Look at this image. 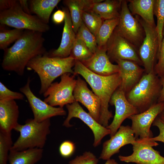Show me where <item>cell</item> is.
I'll return each mask as SVG.
<instances>
[{
  "mask_svg": "<svg viewBox=\"0 0 164 164\" xmlns=\"http://www.w3.org/2000/svg\"><path fill=\"white\" fill-rule=\"evenodd\" d=\"M43 33L25 30L22 36L10 48L4 50L2 69L23 75L26 67L32 59L46 53Z\"/></svg>",
  "mask_w": 164,
  "mask_h": 164,
  "instance_id": "obj_1",
  "label": "cell"
},
{
  "mask_svg": "<svg viewBox=\"0 0 164 164\" xmlns=\"http://www.w3.org/2000/svg\"><path fill=\"white\" fill-rule=\"evenodd\" d=\"M74 66L73 75L78 74L81 76L100 99L101 109L99 123L106 127L108 125L109 120L113 117L112 112L108 109L109 104L112 94L121 83L119 73L108 76L99 75L77 60H75Z\"/></svg>",
  "mask_w": 164,
  "mask_h": 164,
  "instance_id": "obj_2",
  "label": "cell"
},
{
  "mask_svg": "<svg viewBox=\"0 0 164 164\" xmlns=\"http://www.w3.org/2000/svg\"><path fill=\"white\" fill-rule=\"evenodd\" d=\"M75 60L69 56L66 58L50 57L46 54L31 60L27 68L38 75L40 81V94H43L56 78L65 73H74L72 67Z\"/></svg>",
  "mask_w": 164,
  "mask_h": 164,
  "instance_id": "obj_3",
  "label": "cell"
},
{
  "mask_svg": "<svg viewBox=\"0 0 164 164\" xmlns=\"http://www.w3.org/2000/svg\"><path fill=\"white\" fill-rule=\"evenodd\" d=\"M50 119L38 122L34 118L27 119L24 124H19L14 130L20 135L11 149L21 151L30 149H43L50 134Z\"/></svg>",
  "mask_w": 164,
  "mask_h": 164,
  "instance_id": "obj_4",
  "label": "cell"
},
{
  "mask_svg": "<svg viewBox=\"0 0 164 164\" xmlns=\"http://www.w3.org/2000/svg\"><path fill=\"white\" fill-rule=\"evenodd\" d=\"M161 88L160 80L153 71L143 75L126 96L140 113L156 103L154 101L158 97Z\"/></svg>",
  "mask_w": 164,
  "mask_h": 164,
  "instance_id": "obj_5",
  "label": "cell"
},
{
  "mask_svg": "<svg viewBox=\"0 0 164 164\" xmlns=\"http://www.w3.org/2000/svg\"><path fill=\"white\" fill-rule=\"evenodd\" d=\"M0 23L15 29L28 30L41 33L48 31L50 27L36 15L26 13L19 3L11 8L0 11Z\"/></svg>",
  "mask_w": 164,
  "mask_h": 164,
  "instance_id": "obj_6",
  "label": "cell"
},
{
  "mask_svg": "<svg viewBox=\"0 0 164 164\" xmlns=\"http://www.w3.org/2000/svg\"><path fill=\"white\" fill-rule=\"evenodd\" d=\"M65 73L61 76L59 82L52 83L43 94L44 101L50 105L63 108L65 105L76 101L73 91L77 80L75 75Z\"/></svg>",
  "mask_w": 164,
  "mask_h": 164,
  "instance_id": "obj_7",
  "label": "cell"
},
{
  "mask_svg": "<svg viewBox=\"0 0 164 164\" xmlns=\"http://www.w3.org/2000/svg\"><path fill=\"white\" fill-rule=\"evenodd\" d=\"M117 32L137 50L145 38L144 29L137 18L134 17L128 6L127 1L122 0Z\"/></svg>",
  "mask_w": 164,
  "mask_h": 164,
  "instance_id": "obj_8",
  "label": "cell"
},
{
  "mask_svg": "<svg viewBox=\"0 0 164 164\" xmlns=\"http://www.w3.org/2000/svg\"><path fill=\"white\" fill-rule=\"evenodd\" d=\"M144 30L145 36L138 49V54L146 73L154 71L156 59L158 52L159 42L155 26H152L140 16H136Z\"/></svg>",
  "mask_w": 164,
  "mask_h": 164,
  "instance_id": "obj_9",
  "label": "cell"
},
{
  "mask_svg": "<svg viewBox=\"0 0 164 164\" xmlns=\"http://www.w3.org/2000/svg\"><path fill=\"white\" fill-rule=\"evenodd\" d=\"M136 140L132 145V154L127 156L119 155L121 161L137 164H164V157L153 148L159 145L156 142L149 138H138Z\"/></svg>",
  "mask_w": 164,
  "mask_h": 164,
  "instance_id": "obj_10",
  "label": "cell"
},
{
  "mask_svg": "<svg viewBox=\"0 0 164 164\" xmlns=\"http://www.w3.org/2000/svg\"><path fill=\"white\" fill-rule=\"evenodd\" d=\"M68 111L67 116L64 121L63 125L70 127L72 125L70 123L73 118L80 119L91 129L94 135L93 145L94 147L99 145L101 140L105 136L110 134L109 129L105 127L96 121L89 113L86 112L79 104L75 101L71 104L66 105Z\"/></svg>",
  "mask_w": 164,
  "mask_h": 164,
  "instance_id": "obj_11",
  "label": "cell"
},
{
  "mask_svg": "<svg viewBox=\"0 0 164 164\" xmlns=\"http://www.w3.org/2000/svg\"><path fill=\"white\" fill-rule=\"evenodd\" d=\"M106 47L107 55L110 60L116 62L119 60H129L143 65L137 49L115 29L108 41Z\"/></svg>",
  "mask_w": 164,
  "mask_h": 164,
  "instance_id": "obj_12",
  "label": "cell"
},
{
  "mask_svg": "<svg viewBox=\"0 0 164 164\" xmlns=\"http://www.w3.org/2000/svg\"><path fill=\"white\" fill-rule=\"evenodd\" d=\"M164 108V103H156L145 111L129 117L132 121L131 128L136 139L153 137L151 126Z\"/></svg>",
  "mask_w": 164,
  "mask_h": 164,
  "instance_id": "obj_13",
  "label": "cell"
},
{
  "mask_svg": "<svg viewBox=\"0 0 164 164\" xmlns=\"http://www.w3.org/2000/svg\"><path fill=\"white\" fill-rule=\"evenodd\" d=\"M30 82L29 77L26 84L19 90L27 98L36 121L40 122L53 117L66 114L63 108L52 106L35 96L30 89Z\"/></svg>",
  "mask_w": 164,
  "mask_h": 164,
  "instance_id": "obj_14",
  "label": "cell"
},
{
  "mask_svg": "<svg viewBox=\"0 0 164 164\" xmlns=\"http://www.w3.org/2000/svg\"><path fill=\"white\" fill-rule=\"evenodd\" d=\"M109 103L115 107V114L113 120L106 127L110 130L111 137L116 132L125 119L139 113L128 101L125 93L119 87L112 94Z\"/></svg>",
  "mask_w": 164,
  "mask_h": 164,
  "instance_id": "obj_15",
  "label": "cell"
},
{
  "mask_svg": "<svg viewBox=\"0 0 164 164\" xmlns=\"http://www.w3.org/2000/svg\"><path fill=\"white\" fill-rule=\"evenodd\" d=\"M136 141L131 127L121 125L114 135L103 143L99 159H109L113 155L118 153L121 147L128 144L133 145Z\"/></svg>",
  "mask_w": 164,
  "mask_h": 164,
  "instance_id": "obj_16",
  "label": "cell"
},
{
  "mask_svg": "<svg viewBox=\"0 0 164 164\" xmlns=\"http://www.w3.org/2000/svg\"><path fill=\"white\" fill-rule=\"evenodd\" d=\"M76 80L73 91L75 101L84 106L88 110V113L99 123L101 109L100 99L88 88L85 81L79 77Z\"/></svg>",
  "mask_w": 164,
  "mask_h": 164,
  "instance_id": "obj_17",
  "label": "cell"
},
{
  "mask_svg": "<svg viewBox=\"0 0 164 164\" xmlns=\"http://www.w3.org/2000/svg\"><path fill=\"white\" fill-rule=\"evenodd\" d=\"M107 51L106 46H97L92 56L81 63L90 71L99 75L108 76L118 73V65L111 63Z\"/></svg>",
  "mask_w": 164,
  "mask_h": 164,
  "instance_id": "obj_18",
  "label": "cell"
},
{
  "mask_svg": "<svg viewBox=\"0 0 164 164\" xmlns=\"http://www.w3.org/2000/svg\"><path fill=\"white\" fill-rule=\"evenodd\" d=\"M116 62L119 67L118 73L121 79L119 87L127 94L140 80L144 69L130 60H119Z\"/></svg>",
  "mask_w": 164,
  "mask_h": 164,
  "instance_id": "obj_19",
  "label": "cell"
},
{
  "mask_svg": "<svg viewBox=\"0 0 164 164\" xmlns=\"http://www.w3.org/2000/svg\"><path fill=\"white\" fill-rule=\"evenodd\" d=\"M65 13L64 23L60 44L58 48L46 54L50 57L66 58L69 56L76 37L72 20L68 9H63Z\"/></svg>",
  "mask_w": 164,
  "mask_h": 164,
  "instance_id": "obj_20",
  "label": "cell"
},
{
  "mask_svg": "<svg viewBox=\"0 0 164 164\" xmlns=\"http://www.w3.org/2000/svg\"><path fill=\"white\" fill-rule=\"evenodd\" d=\"M18 106L15 100H0V131L11 132L19 124Z\"/></svg>",
  "mask_w": 164,
  "mask_h": 164,
  "instance_id": "obj_21",
  "label": "cell"
},
{
  "mask_svg": "<svg viewBox=\"0 0 164 164\" xmlns=\"http://www.w3.org/2000/svg\"><path fill=\"white\" fill-rule=\"evenodd\" d=\"M102 0H65L63 2L69 8L73 30L77 32L82 22L84 11H88L94 3L101 2Z\"/></svg>",
  "mask_w": 164,
  "mask_h": 164,
  "instance_id": "obj_22",
  "label": "cell"
},
{
  "mask_svg": "<svg viewBox=\"0 0 164 164\" xmlns=\"http://www.w3.org/2000/svg\"><path fill=\"white\" fill-rule=\"evenodd\" d=\"M128 8L132 15L140 16L150 25L156 26L154 18L155 0H128Z\"/></svg>",
  "mask_w": 164,
  "mask_h": 164,
  "instance_id": "obj_23",
  "label": "cell"
},
{
  "mask_svg": "<svg viewBox=\"0 0 164 164\" xmlns=\"http://www.w3.org/2000/svg\"><path fill=\"white\" fill-rule=\"evenodd\" d=\"M122 0H106L92 4L88 11L97 14L103 19H110L119 18Z\"/></svg>",
  "mask_w": 164,
  "mask_h": 164,
  "instance_id": "obj_24",
  "label": "cell"
},
{
  "mask_svg": "<svg viewBox=\"0 0 164 164\" xmlns=\"http://www.w3.org/2000/svg\"><path fill=\"white\" fill-rule=\"evenodd\" d=\"M43 149L33 148L17 151L11 149L8 160L9 164H36L42 158Z\"/></svg>",
  "mask_w": 164,
  "mask_h": 164,
  "instance_id": "obj_25",
  "label": "cell"
},
{
  "mask_svg": "<svg viewBox=\"0 0 164 164\" xmlns=\"http://www.w3.org/2000/svg\"><path fill=\"white\" fill-rule=\"evenodd\" d=\"M60 0H31L29 1L31 13L35 14L44 23L48 24L51 13Z\"/></svg>",
  "mask_w": 164,
  "mask_h": 164,
  "instance_id": "obj_26",
  "label": "cell"
},
{
  "mask_svg": "<svg viewBox=\"0 0 164 164\" xmlns=\"http://www.w3.org/2000/svg\"><path fill=\"white\" fill-rule=\"evenodd\" d=\"M119 22V18L105 20L103 22L96 36L98 47L106 46Z\"/></svg>",
  "mask_w": 164,
  "mask_h": 164,
  "instance_id": "obj_27",
  "label": "cell"
},
{
  "mask_svg": "<svg viewBox=\"0 0 164 164\" xmlns=\"http://www.w3.org/2000/svg\"><path fill=\"white\" fill-rule=\"evenodd\" d=\"M93 54L84 41L76 36L70 56L75 60L82 62L90 58Z\"/></svg>",
  "mask_w": 164,
  "mask_h": 164,
  "instance_id": "obj_28",
  "label": "cell"
},
{
  "mask_svg": "<svg viewBox=\"0 0 164 164\" xmlns=\"http://www.w3.org/2000/svg\"><path fill=\"white\" fill-rule=\"evenodd\" d=\"M2 25L0 27V49L4 50L12 43L17 40L22 35L24 30L14 29H6Z\"/></svg>",
  "mask_w": 164,
  "mask_h": 164,
  "instance_id": "obj_29",
  "label": "cell"
},
{
  "mask_svg": "<svg viewBox=\"0 0 164 164\" xmlns=\"http://www.w3.org/2000/svg\"><path fill=\"white\" fill-rule=\"evenodd\" d=\"M154 14L156 17L157 20L155 28L158 36L159 51L163 38L164 27V0H155Z\"/></svg>",
  "mask_w": 164,
  "mask_h": 164,
  "instance_id": "obj_30",
  "label": "cell"
},
{
  "mask_svg": "<svg viewBox=\"0 0 164 164\" xmlns=\"http://www.w3.org/2000/svg\"><path fill=\"white\" fill-rule=\"evenodd\" d=\"M13 144L11 132L0 131V164H7Z\"/></svg>",
  "mask_w": 164,
  "mask_h": 164,
  "instance_id": "obj_31",
  "label": "cell"
},
{
  "mask_svg": "<svg viewBox=\"0 0 164 164\" xmlns=\"http://www.w3.org/2000/svg\"><path fill=\"white\" fill-rule=\"evenodd\" d=\"M82 20L86 26L96 37L103 22L102 19L92 11H84Z\"/></svg>",
  "mask_w": 164,
  "mask_h": 164,
  "instance_id": "obj_32",
  "label": "cell"
},
{
  "mask_svg": "<svg viewBox=\"0 0 164 164\" xmlns=\"http://www.w3.org/2000/svg\"><path fill=\"white\" fill-rule=\"evenodd\" d=\"M77 33L76 36L82 39L94 53L97 47L96 37L87 28L83 21Z\"/></svg>",
  "mask_w": 164,
  "mask_h": 164,
  "instance_id": "obj_33",
  "label": "cell"
},
{
  "mask_svg": "<svg viewBox=\"0 0 164 164\" xmlns=\"http://www.w3.org/2000/svg\"><path fill=\"white\" fill-rule=\"evenodd\" d=\"M98 159L92 152H85L70 161L69 164H97Z\"/></svg>",
  "mask_w": 164,
  "mask_h": 164,
  "instance_id": "obj_34",
  "label": "cell"
},
{
  "mask_svg": "<svg viewBox=\"0 0 164 164\" xmlns=\"http://www.w3.org/2000/svg\"><path fill=\"white\" fill-rule=\"evenodd\" d=\"M158 60L154 68L155 73L161 78L164 77V27L163 38L157 55Z\"/></svg>",
  "mask_w": 164,
  "mask_h": 164,
  "instance_id": "obj_35",
  "label": "cell"
},
{
  "mask_svg": "<svg viewBox=\"0 0 164 164\" xmlns=\"http://www.w3.org/2000/svg\"><path fill=\"white\" fill-rule=\"evenodd\" d=\"M24 95L21 93L12 91L0 82V100H23Z\"/></svg>",
  "mask_w": 164,
  "mask_h": 164,
  "instance_id": "obj_36",
  "label": "cell"
},
{
  "mask_svg": "<svg viewBox=\"0 0 164 164\" xmlns=\"http://www.w3.org/2000/svg\"><path fill=\"white\" fill-rule=\"evenodd\" d=\"M75 149V146L73 142L69 140H66L60 144L59 148V151L62 157L67 158L73 154Z\"/></svg>",
  "mask_w": 164,
  "mask_h": 164,
  "instance_id": "obj_37",
  "label": "cell"
},
{
  "mask_svg": "<svg viewBox=\"0 0 164 164\" xmlns=\"http://www.w3.org/2000/svg\"><path fill=\"white\" fill-rule=\"evenodd\" d=\"M152 125L158 128L159 133L158 136L149 138L150 139L155 142L159 141L164 143V122L158 116L153 121Z\"/></svg>",
  "mask_w": 164,
  "mask_h": 164,
  "instance_id": "obj_38",
  "label": "cell"
},
{
  "mask_svg": "<svg viewBox=\"0 0 164 164\" xmlns=\"http://www.w3.org/2000/svg\"><path fill=\"white\" fill-rule=\"evenodd\" d=\"M18 2L16 0H0V11L9 9Z\"/></svg>",
  "mask_w": 164,
  "mask_h": 164,
  "instance_id": "obj_39",
  "label": "cell"
},
{
  "mask_svg": "<svg viewBox=\"0 0 164 164\" xmlns=\"http://www.w3.org/2000/svg\"><path fill=\"white\" fill-rule=\"evenodd\" d=\"M65 17V13L64 11L63 10H58L53 14L52 20L55 23L59 24L64 20Z\"/></svg>",
  "mask_w": 164,
  "mask_h": 164,
  "instance_id": "obj_40",
  "label": "cell"
},
{
  "mask_svg": "<svg viewBox=\"0 0 164 164\" xmlns=\"http://www.w3.org/2000/svg\"><path fill=\"white\" fill-rule=\"evenodd\" d=\"M19 5L24 12L29 14H31L30 9L29 1L27 0H19Z\"/></svg>",
  "mask_w": 164,
  "mask_h": 164,
  "instance_id": "obj_41",
  "label": "cell"
},
{
  "mask_svg": "<svg viewBox=\"0 0 164 164\" xmlns=\"http://www.w3.org/2000/svg\"><path fill=\"white\" fill-rule=\"evenodd\" d=\"M161 88L158 99V102L164 103V77L160 79Z\"/></svg>",
  "mask_w": 164,
  "mask_h": 164,
  "instance_id": "obj_42",
  "label": "cell"
},
{
  "mask_svg": "<svg viewBox=\"0 0 164 164\" xmlns=\"http://www.w3.org/2000/svg\"><path fill=\"white\" fill-rule=\"evenodd\" d=\"M104 164H118L117 162L113 159H109L107 160Z\"/></svg>",
  "mask_w": 164,
  "mask_h": 164,
  "instance_id": "obj_43",
  "label": "cell"
},
{
  "mask_svg": "<svg viewBox=\"0 0 164 164\" xmlns=\"http://www.w3.org/2000/svg\"><path fill=\"white\" fill-rule=\"evenodd\" d=\"M158 116L164 122V108L162 112L158 115Z\"/></svg>",
  "mask_w": 164,
  "mask_h": 164,
  "instance_id": "obj_44",
  "label": "cell"
}]
</instances>
